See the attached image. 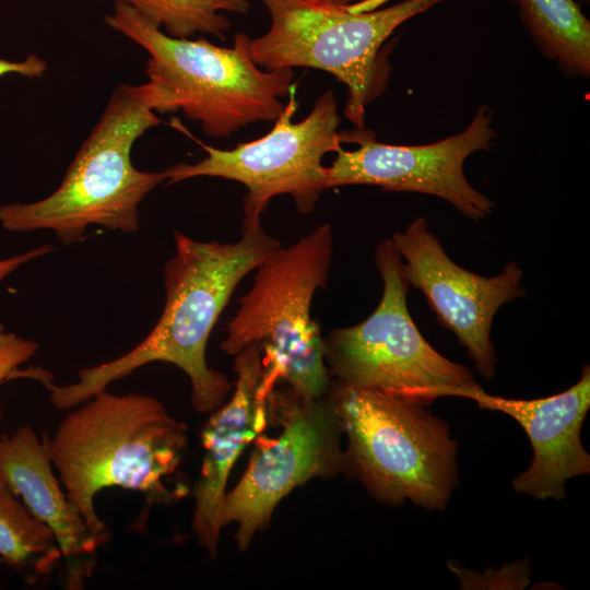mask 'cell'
<instances>
[{
    "instance_id": "cell-1",
    "label": "cell",
    "mask_w": 590,
    "mask_h": 590,
    "mask_svg": "<svg viewBox=\"0 0 590 590\" xmlns=\"http://www.w3.org/2000/svg\"><path fill=\"white\" fill-rule=\"evenodd\" d=\"M174 237L176 252L164 268L165 306L155 327L126 354L82 368L74 384L55 385L49 373L38 368L33 379L48 390L54 406L70 410L152 362L170 363L188 376L198 413L224 403L232 384L206 363L210 334L239 282L281 243L260 219L247 217L235 243L199 241L180 232Z\"/></svg>"
},
{
    "instance_id": "cell-2",
    "label": "cell",
    "mask_w": 590,
    "mask_h": 590,
    "mask_svg": "<svg viewBox=\"0 0 590 590\" xmlns=\"http://www.w3.org/2000/svg\"><path fill=\"white\" fill-rule=\"evenodd\" d=\"M72 409L46 444L68 497L103 543L109 534L95 498L105 488L138 492L149 505L169 506L179 498L168 481L181 462L189 428L158 399L104 390Z\"/></svg>"
},
{
    "instance_id": "cell-3",
    "label": "cell",
    "mask_w": 590,
    "mask_h": 590,
    "mask_svg": "<svg viewBox=\"0 0 590 590\" xmlns=\"http://www.w3.org/2000/svg\"><path fill=\"white\" fill-rule=\"evenodd\" d=\"M104 22L148 52V82L137 85L146 106L160 114L181 111L211 138L275 121L285 106L281 99L295 85L293 69L266 70L253 62L243 32L229 48L203 37L174 38L122 2H115Z\"/></svg>"
},
{
    "instance_id": "cell-4",
    "label": "cell",
    "mask_w": 590,
    "mask_h": 590,
    "mask_svg": "<svg viewBox=\"0 0 590 590\" xmlns=\"http://www.w3.org/2000/svg\"><path fill=\"white\" fill-rule=\"evenodd\" d=\"M160 123L137 85L118 84L60 186L39 201L0 206V224L10 232L50 229L63 244L80 241L90 225L135 232L140 202L165 176L137 169L131 149Z\"/></svg>"
},
{
    "instance_id": "cell-5",
    "label": "cell",
    "mask_w": 590,
    "mask_h": 590,
    "mask_svg": "<svg viewBox=\"0 0 590 590\" xmlns=\"http://www.w3.org/2000/svg\"><path fill=\"white\" fill-rule=\"evenodd\" d=\"M327 397L346 438L343 470L375 499L442 510L458 483L457 442L422 404L330 384Z\"/></svg>"
},
{
    "instance_id": "cell-6",
    "label": "cell",
    "mask_w": 590,
    "mask_h": 590,
    "mask_svg": "<svg viewBox=\"0 0 590 590\" xmlns=\"http://www.w3.org/2000/svg\"><path fill=\"white\" fill-rule=\"evenodd\" d=\"M332 255L330 224L272 250L256 268L252 286L239 299L221 344L232 356L257 345L263 353L264 376L284 380L308 399L324 397L330 387L322 337L310 309L317 290L327 285Z\"/></svg>"
},
{
    "instance_id": "cell-7",
    "label": "cell",
    "mask_w": 590,
    "mask_h": 590,
    "mask_svg": "<svg viewBox=\"0 0 590 590\" xmlns=\"http://www.w3.org/2000/svg\"><path fill=\"white\" fill-rule=\"evenodd\" d=\"M375 263L382 280L376 309L362 322L322 338L330 376L424 406L441 397L470 399L482 388L471 370L436 351L410 315V285L390 238L376 247Z\"/></svg>"
},
{
    "instance_id": "cell-8",
    "label": "cell",
    "mask_w": 590,
    "mask_h": 590,
    "mask_svg": "<svg viewBox=\"0 0 590 590\" xmlns=\"http://www.w3.org/2000/svg\"><path fill=\"white\" fill-rule=\"evenodd\" d=\"M260 1L271 24L250 38L253 62L266 70L307 67L331 73L347 88L345 117L363 129L381 46L402 23L445 0H404L371 12L332 0Z\"/></svg>"
},
{
    "instance_id": "cell-9",
    "label": "cell",
    "mask_w": 590,
    "mask_h": 590,
    "mask_svg": "<svg viewBox=\"0 0 590 590\" xmlns=\"http://www.w3.org/2000/svg\"><path fill=\"white\" fill-rule=\"evenodd\" d=\"M296 85L288 103L263 137L221 150L199 142L206 156L197 163H178L163 170L165 181L176 184L194 177H220L243 184L247 188L244 213L247 219H260L270 200L290 194L300 214L310 213L327 190V153L342 146L339 132L341 118L331 90L322 93L310 113L292 122L298 103Z\"/></svg>"
},
{
    "instance_id": "cell-10",
    "label": "cell",
    "mask_w": 590,
    "mask_h": 590,
    "mask_svg": "<svg viewBox=\"0 0 590 590\" xmlns=\"http://www.w3.org/2000/svg\"><path fill=\"white\" fill-rule=\"evenodd\" d=\"M269 416L281 430L270 438L259 434L249 464L226 492L223 526H237L235 541L244 552L255 535L268 529L281 500L311 479H330L343 470L342 429L328 399H308L273 388L268 397Z\"/></svg>"
},
{
    "instance_id": "cell-11",
    "label": "cell",
    "mask_w": 590,
    "mask_h": 590,
    "mask_svg": "<svg viewBox=\"0 0 590 590\" xmlns=\"http://www.w3.org/2000/svg\"><path fill=\"white\" fill-rule=\"evenodd\" d=\"M343 141L358 149L337 152L327 167V189L346 185L376 186L389 191H406L438 197L468 219L479 222L492 215L494 202L475 189L463 170L469 156L487 151L496 138L493 113L479 107L467 128L440 141L422 145L377 142L369 131L357 129Z\"/></svg>"
},
{
    "instance_id": "cell-12",
    "label": "cell",
    "mask_w": 590,
    "mask_h": 590,
    "mask_svg": "<svg viewBox=\"0 0 590 590\" xmlns=\"http://www.w3.org/2000/svg\"><path fill=\"white\" fill-rule=\"evenodd\" d=\"M403 262L410 286L422 292L442 327L467 350L475 369L489 380L495 376L492 324L498 309L526 296L522 269L508 262L499 274L483 276L449 258L424 217L414 219L390 238Z\"/></svg>"
},
{
    "instance_id": "cell-13",
    "label": "cell",
    "mask_w": 590,
    "mask_h": 590,
    "mask_svg": "<svg viewBox=\"0 0 590 590\" xmlns=\"http://www.w3.org/2000/svg\"><path fill=\"white\" fill-rule=\"evenodd\" d=\"M262 351L251 344L234 356L232 398L211 412L201 430L203 460L194 486L191 528L198 544L215 559L222 529V508L231 471L244 449L268 425Z\"/></svg>"
},
{
    "instance_id": "cell-14",
    "label": "cell",
    "mask_w": 590,
    "mask_h": 590,
    "mask_svg": "<svg viewBox=\"0 0 590 590\" xmlns=\"http://www.w3.org/2000/svg\"><path fill=\"white\" fill-rule=\"evenodd\" d=\"M471 400L480 409L499 411L526 430L533 458L529 468L512 480L514 489L536 499H564L571 477L590 473V456L580 433L590 408V367L567 390L540 399H511L486 393L483 388Z\"/></svg>"
},
{
    "instance_id": "cell-15",
    "label": "cell",
    "mask_w": 590,
    "mask_h": 590,
    "mask_svg": "<svg viewBox=\"0 0 590 590\" xmlns=\"http://www.w3.org/2000/svg\"><path fill=\"white\" fill-rule=\"evenodd\" d=\"M0 477L55 535L64 563L66 588L83 589L95 569L103 541L68 497L52 465L46 437L28 425L11 435H0Z\"/></svg>"
},
{
    "instance_id": "cell-16",
    "label": "cell",
    "mask_w": 590,
    "mask_h": 590,
    "mask_svg": "<svg viewBox=\"0 0 590 590\" xmlns=\"http://www.w3.org/2000/svg\"><path fill=\"white\" fill-rule=\"evenodd\" d=\"M541 52L567 75L590 74V22L575 0H514Z\"/></svg>"
},
{
    "instance_id": "cell-17",
    "label": "cell",
    "mask_w": 590,
    "mask_h": 590,
    "mask_svg": "<svg viewBox=\"0 0 590 590\" xmlns=\"http://www.w3.org/2000/svg\"><path fill=\"white\" fill-rule=\"evenodd\" d=\"M0 558L34 578L51 574L62 560L50 529L30 512L1 477Z\"/></svg>"
},
{
    "instance_id": "cell-18",
    "label": "cell",
    "mask_w": 590,
    "mask_h": 590,
    "mask_svg": "<svg viewBox=\"0 0 590 590\" xmlns=\"http://www.w3.org/2000/svg\"><path fill=\"white\" fill-rule=\"evenodd\" d=\"M131 7L142 17L174 38L206 33L225 38L229 20L222 12L246 14L248 0H115Z\"/></svg>"
},
{
    "instance_id": "cell-19",
    "label": "cell",
    "mask_w": 590,
    "mask_h": 590,
    "mask_svg": "<svg viewBox=\"0 0 590 590\" xmlns=\"http://www.w3.org/2000/svg\"><path fill=\"white\" fill-rule=\"evenodd\" d=\"M458 576L462 589H523L530 581L529 560L505 565L500 569L489 568L484 573L472 571L448 563Z\"/></svg>"
},
{
    "instance_id": "cell-20",
    "label": "cell",
    "mask_w": 590,
    "mask_h": 590,
    "mask_svg": "<svg viewBox=\"0 0 590 590\" xmlns=\"http://www.w3.org/2000/svg\"><path fill=\"white\" fill-rule=\"evenodd\" d=\"M37 350V343L7 331L0 323V384L10 380L11 374L33 357ZM1 417L0 404V420Z\"/></svg>"
},
{
    "instance_id": "cell-21",
    "label": "cell",
    "mask_w": 590,
    "mask_h": 590,
    "mask_svg": "<svg viewBox=\"0 0 590 590\" xmlns=\"http://www.w3.org/2000/svg\"><path fill=\"white\" fill-rule=\"evenodd\" d=\"M47 68V62L34 54L28 55L21 61L0 59V76L16 73L25 78H40L45 74Z\"/></svg>"
},
{
    "instance_id": "cell-22",
    "label": "cell",
    "mask_w": 590,
    "mask_h": 590,
    "mask_svg": "<svg viewBox=\"0 0 590 590\" xmlns=\"http://www.w3.org/2000/svg\"><path fill=\"white\" fill-rule=\"evenodd\" d=\"M55 248L52 245H44L35 249L28 250L24 253L14 256L12 258L0 260V281L13 271H15L22 264L36 258L43 257L52 251Z\"/></svg>"
},
{
    "instance_id": "cell-23",
    "label": "cell",
    "mask_w": 590,
    "mask_h": 590,
    "mask_svg": "<svg viewBox=\"0 0 590 590\" xmlns=\"http://www.w3.org/2000/svg\"><path fill=\"white\" fill-rule=\"evenodd\" d=\"M332 1H334L337 3H340V4L350 5L353 2L363 1V0H332Z\"/></svg>"
},
{
    "instance_id": "cell-24",
    "label": "cell",
    "mask_w": 590,
    "mask_h": 590,
    "mask_svg": "<svg viewBox=\"0 0 590 590\" xmlns=\"http://www.w3.org/2000/svg\"><path fill=\"white\" fill-rule=\"evenodd\" d=\"M583 1L589 2V0H583Z\"/></svg>"
}]
</instances>
